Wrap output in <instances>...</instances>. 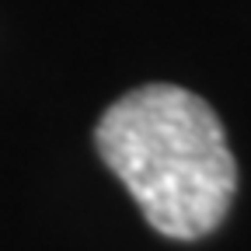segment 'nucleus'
<instances>
[{
	"label": "nucleus",
	"mask_w": 251,
	"mask_h": 251,
	"mask_svg": "<svg viewBox=\"0 0 251 251\" xmlns=\"http://www.w3.org/2000/svg\"><path fill=\"white\" fill-rule=\"evenodd\" d=\"M94 143L157 234L196 241L227 216L237 164L199 94L175 84L136 87L101 115Z\"/></svg>",
	"instance_id": "1"
}]
</instances>
